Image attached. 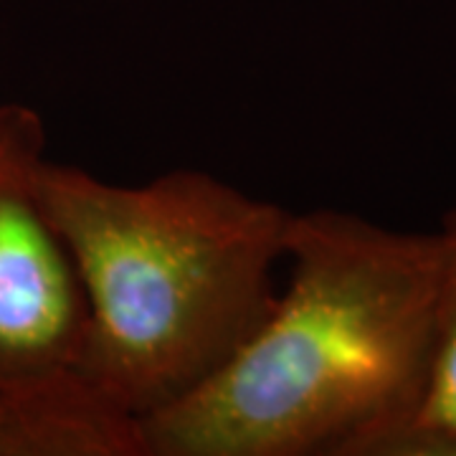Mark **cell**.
Listing matches in <instances>:
<instances>
[{
	"label": "cell",
	"instance_id": "obj_1",
	"mask_svg": "<svg viewBox=\"0 0 456 456\" xmlns=\"http://www.w3.org/2000/svg\"><path fill=\"white\" fill-rule=\"evenodd\" d=\"M287 287L226 365L140 421L142 456H391L424 395L436 233L292 213Z\"/></svg>",
	"mask_w": 456,
	"mask_h": 456
},
{
	"label": "cell",
	"instance_id": "obj_2",
	"mask_svg": "<svg viewBox=\"0 0 456 456\" xmlns=\"http://www.w3.org/2000/svg\"><path fill=\"white\" fill-rule=\"evenodd\" d=\"M33 196L86 297L82 373L140 421L206 383L269 314L289 216L200 170L119 185L41 160Z\"/></svg>",
	"mask_w": 456,
	"mask_h": 456
},
{
	"label": "cell",
	"instance_id": "obj_3",
	"mask_svg": "<svg viewBox=\"0 0 456 456\" xmlns=\"http://www.w3.org/2000/svg\"><path fill=\"white\" fill-rule=\"evenodd\" d=\"M31 178L0 185V388L84 378L86 297Z\"/></svg>",
	"mask_w": 456,
	"mask_h": 456
},
{
	"label": "cell",
	"instance_id": "obj_4",
	"mask_svg": "<svg viewBox=\"0 0 456 456\" xmlns=\"http://www.w3.org/2000/svg\"><path fill=\"white\" fill-rule=\"evenodd\" d=\"M0 456H142L140 426L86 378L0 388Z\"/></svg>",
	"mask_w": 456,
	"mask_h": 456
},
{
	"label": "cell",
	"instance_id": "obj_5",
	"mask_svg": "<svg viewBox=\"0 0 456 456\" xmlns=\"http://www.w3.org/2000/svg\"><path fill=\"white\" fill-rule=\"evenodd\" d=\"M439 244V279L434 342L424 395L391 456H456V206L434 231Z\"/></svg>",
	"mask_w": 456,
	"mask_h": 456
},
{
	"label": "cell",
	"instance_id": "obj_6",
	"mask_svg": "<svg viewBox=\"0 0 456 456\" xmlns=\"http://www.w3.org/2000/svg\"><path fill=\"white\" fill-rule=\"evenodd\" d=\"M44 152L46 127L38 112L20 102L0 104V185L31 178Z\"/></svg>",
	"mask_w": 456,
	"mask_h": 456
}]
</instances>
